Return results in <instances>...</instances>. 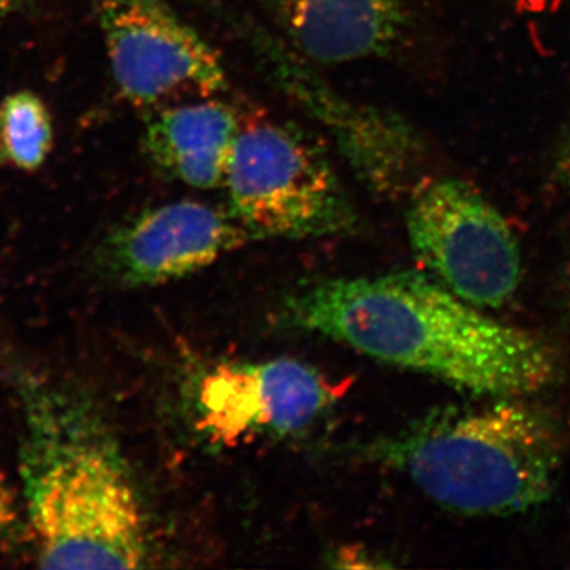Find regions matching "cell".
<instances>
[{
	"label": "cell",
	"mask_w": 570,
	"mask_h": 570,
	"mask_svg": "<svg viewBox=\"0 0 570 570\" xmlns=\"http://www.w3.org/2000/svg\"><path fill=\"white\" fill-rule=\"evenodd\" d=\"M281 322L487 397H521L557 381L538 336L501 324L426 273L341 277L284 299Z\"/></svg>",
	"instance_id": "1"
},
{
	"label": "cell",
	"mask_w": 570,
	"mask_h": 570,
	"mask_svg": "<svg viewBox=\"0 0 570 570\" xmlns=\"http://www.w3.org/2000/svg\"><path fill=\"white\" fill-rule=\"evenodd\" d=\"M14 387L18 472L40 568H146L151 535L145 505L92 404L28 370L18 371Z\"/></svg>",
	"instance_id": "2"
},
{
	"label": "cell",
	"mask_w": 570,
	"mask_h": 570,
	"mask_svg": "<svg viewBox=\"0 0 570 570\" xmlns=\"http://www.w3.org/2000/svg\"><path fill=\"white\" fill-rule=\"evenodd\" d=\"M376 455L442 508L505 517L549 501L562 439L549 415L520 397H491L430 412L382 442Z\"/></svg>",
	"instance_id": "3"
},
{
	"label": "cell",
	"mask_w": 570,
	"mask_h": 570,
	"mask_svg": "<svg viewBox=\"0 0 570 570\" xmlns=\"http://www.w3.org/2000/svg\"><path fill=\"white\" fill-rule=\"evenodd\" d=\"M224 187L230 213L254 242L321 238L355 227L354 206L335 168L284 124L239 130Z\"/></svg>",
	"instance_id": "4"
},
{
	"label": "cell",
	"mask_w": 570,
	"mask_h": 570,
	"mask_svg": "<svg viewBox=\"0 0 570 570\" xmlns=\"http://www.w3.org/2000/svg\"><path fill=\"white\" fill-rule=\"evenodd\" d=\"M407 235L426 275L479 309L508 305L521 283L519 242L502 214L463 179L422 184Z\"/></svg>",
	"instance_id": "5"
},
{
	"label": "cell",
	"mask_w": 570,
	"mask_h": 570,
	"mask_svg": "<svg viewBox=\"0 0 570 570\" xmlns=\"http://www.w3.org/2000/svg\"><path fill=\"white\" fill-rule=\"evenodd\" d=\"M243 32L272 80L328 130L356 178L379 195L404 194L415 186L425 160V142L403 116L341 96L309 69L302 56L258 26Z\"/></svg>",
	"instance_id": "6"
},
{
	"label": "cell",
	"mask_w": 570,
	"mask_h": 570,
	"mask_svg": "<svg viewBox=\"0 0 570 570\" xmlns=\"http://www.w3.org/2000/svg\"><path fill=\"white\" fill-rule=\"evenodd\" d=\"M112 78L141 108L228 88L220 56L165 0H94Z\"/></svg>",
	"instance_id": "7"
},
{
	"label": "cell",
	"mask_w": 570,
	"mask_h": 570,
	"mask_svg": "<svg viewBox=\"0 0 570 570\" xmlns=\"http://www.w3.org/2000/svg\"><path fill=\"white\" fill-rule=\"evenodd\" d=\"M254 242L234 214L179 200L118 225L96 253L97 266L124 287H156L193 276Z\"/></svg>",
	"instance_id": "8"
},
{
	"label": "cell",
	"mask_w": 570,
	"mask_h": 570,
	"mask_svg": "<svg viewBox=\"0 0 570 570\" xmlns=\"http://www.w3.org/2000/svg\"><path fill=\"white\" fill-rule=\"evenodd\" d=\"M335 400L328 381L296 360L228 363L202 381L200 426L224 442L254 433L292 434L313 425Z\"/></svg>",
	"instance_id": "9"
},
{
	"label": "cell",
	"mask_w": 570,
	"mask_h": 570,
	"mask_svg": "<svg viewBox=\"0 0 570 570\" xmlns=\"http://www.w3.org/2000/svg\"><path fill=\"white\" fill-rule=\"evenodd\" d=\"M296 50L321 63L381 58L403 39L409 0H262Z\"/></svg>",
	"instance_id": "10"
},
{
	"label": "cell",
	"mask_w": 570,
	"mask_h": 570,
	"mask_svg": "<svg viewBox=\"0 0 570 570\" xmlns=\"http://www.w3.org/2000/svg\"><path fill=\"white\" fill-rule=\"evenodd\" d=\"M238 118L217 100L171 105L154 112L142 132V151L168 178L195 187H224L238 138Z\"/></svg>",
	"instance_id": "11"
},
{
	"label": "cell",
	"mask_w": 570,
	"mask_h": 570,
	"mask_svg": "<svg viewBox=\"0 0 570 570\" xmlns=\"http://www.w3.org/2000/svg\"><path fill=\"white\" fill-rule=\"evenodd\" d=\"M52 119L37 94H11L0 105V146L3 159L22 171L39 170L52 148Z\"/></svg>",
	"instance_id": "12"
},
{
	"label": "cell",
	"mask_w": 570,
	"mask_h": 570,
	"mask_svg": "<svg viewBox=\"0 0 570 570\" xmlns=\"http://www.w3.org/2000/svg\"><path fill=\"white\" fill-rule=\"evenodd\" d=\"M21 513L17 494L0 466V547L7 546L20 530Z\"/></svg>",
	"instance_id": "13"
},
{
	"label": "cell",
	"mask_w": 570,
	"mask_h": 570,
	"mask_svg": "<svg viewBox=\"0 0 570 570\" xmlns=\"http://www.w3.org/2000/svg\"><path fill=\"white\" fill-rule=\"evenodd\" d=\"M332 566L335 568H348V569H365V568H379L384 566L379 562L376 558H370V553L356 547H343L335 554V562Z\"/></svg>",
	"instance_id": "14"
},
{
	"label": "cell",
	"mask_w": 570,
	"mask_h": 570,
	"mask_svg": "<svg viewBox=\"0 0 570 570\" xmlns=\"http://www.w3.org/2000/svg\"><path fill=\"white\" fill-rule=\"evenodd\" d=\"M28 0H0V24L10 18L11 14L17 13Z\"/></svg>",
	"instance_id": "15"
},
{
	"label": "cell",
	"mask_w": 570,
	"mask_h": 570,
	"mask_svg": "<svg viewBox=\"0 0 570 570\" xmlns=\"http://www.w3.org/2000/svg\"><path fill=\"white\" fill-rule=\"evenodd\" d=\"M560 168L562 179H564L566 184H568L570 190V134L568 140L564 142V146H562Z\"/></svg>",
	"instance_id": "16"
},
{
	"label": "cell",
	"mask_w": 570,
	"mask_h": 570,
	"mask_svg": "<svg viewBox=\"0 0 570 570\" xmlns=\"http://www.w3.org/2000/svg\"><path fill=\"white\" fill-rule=\"evenodd\" d=\"M519 3H530V6H535V3H543V0H515Z\"/></svg>",
	"instance_id": "17"
},
{
	"label": "cell",
	"mask_w": 570,
	"mask_h": 570,
	"mask_svg": "<svg viewBox=\"0 0 570 570\" xmlns=\"http://www.w3.org/2000/svg\"><path fill=\"white\" fill-rule=\"evenodd\" d=\"M3 160V153H2V146H0V163Z\"/></svg>",
	"instance_id": "18"
}]
</instances>
